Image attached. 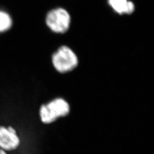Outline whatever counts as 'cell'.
I'll list each match as a JSON object with an SVG mask.
<instances>
[{
	"label": "cell",
	"mask_w": 154,
	"mask_h": 154,
	"mask_svg": "<svg viewBox=\"0 0 154 154\" xmlns=\"http://www.w3.org/2000/svg\"><path fill=\"white\" fill-rule=\"evenodd\" d=\"M110 8L119 15H130L135 10L134 3L130 0H107Z\"/></svg>",
	"instance_id": "obj_5"
},
{
	"label": "cell",
	"mask_w": 154,
	"mask_h": 154,
	"mask_svg": "<svg viewBox=\"0 0 154 154\" xmlns=\"http://www.w3.org/2000/svg\"><path fill=\"white\" fill-rule=\"evenodd\" d=\"M12 20L11 16L5 11H0V32H4L11 28Z\"/></svg>",
	"instance_id": "obj_6"
},
{
	"label": "cell",
	"mask_w": 154,
	"mask_h": 154,
	"mask_svg": "<svg viewBox=\"0 0 154 154\" xmlns=\"http://www.w3.org/2000/svg\"><path fill=\"white\" fill-rule=\"evenodd\" d=\"M51 63L57 72L65 74L76 69L79 64V60L72 48L62 45L53 54Z\"/></svg>",
	"instance_id": "obj_1"
},
{
	"label": "cell",
	"mask_w": 154,
	"mask_h": 154,
	"mask_svg": "<svg viewBox=\"0 0 154 154\" xmlns=\"http://www.w3.org/2000/svg\"><path fill=\"white\" fill-rule=\"evenodd\" d=\"M0 154H7L6 152L4 151L3 149H0Z\"/></svg>",
	"instance_id": "obj_7"
},
{
	"label": "cell",
	"mask_w": 154,
	"mask_h": 154,
	"mask_svg": "<svg viewBox=\"0 0 154 154\" xmlns=\"http://www.w3.org/2000/svg\"><path fill=\"white\" fill-rule=\"evenodd\" d=\"M72 17L66 9L55 8L48 12L45 23L50 30L56 34H64L68 32L71 26Z\"/></svg>",
	"instance_id": "obj_2"
},
{
	"label": "cell",
	"mask_w": 154,
	"mask_h": 154,
	"mask_svg": "<svg viewBox=\"0 0 154 154\" xmlns=\"http://www.w3.org/2000/svg\"><path fill=\"white\" fill-rule=\"evenodd\" d=\"M70 112V106L63 98H56L46 105L41 106L39 114L44 123H52L61 116H65Z\"/></svg>",
	"instance_id": "obj_3"
},
{
	"label": "cell",
	"mask_w": 154,
	"mask_h": 154,
	"mask_svg": "<svg viewBox=\"0 0 154 154\" xmlns=\"http://www.w3.org/2000/svg\"><path fill=\"white\" fill-rule=\"evenodd\" d=\"M20 144V139L16 130L11 126H0V149L5 151L16 149Z\"/></svg>",
	"instance_id": "obj_4"
}]
</instances>
